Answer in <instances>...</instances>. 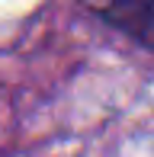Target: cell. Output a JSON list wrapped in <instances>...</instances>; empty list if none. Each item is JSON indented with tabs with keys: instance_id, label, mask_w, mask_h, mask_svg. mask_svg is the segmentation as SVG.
Segmentation results:
<instances>
[{
	"instance_id": "cell-1",
	"label": "cell",
	"mask_w": 154,
	"mask_h": 157,
	"mask_svg": "<svg viewBox=\"0 0 154 157\" xmlns=\"http://www.w3.org/2000/svg\"><path fill=\"white\" fill-rule=\"evenodd\" d=\"M83 6L103 26L154 55V0H83Z\"/></svg>"
}]
</instances>
